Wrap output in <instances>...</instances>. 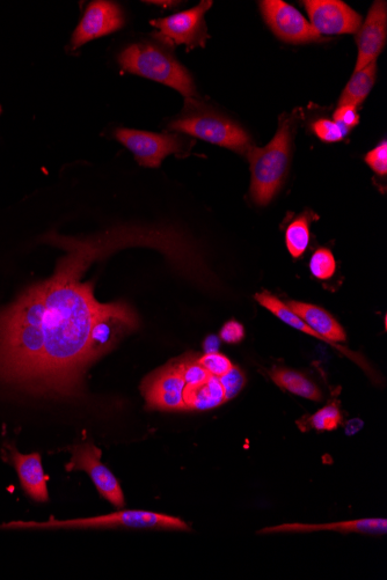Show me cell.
Segmentation results:
<instances>
[{"label":"cell","instance_id":"cell-1","mask_svg":"<svg viewBox=\"0 0 387 580\" xmlns=\"http://www.w3.org/2000/svg\"><path fill=\"white\" fill-rule=\"evenodd\" d=\"M134 242L135 236L122 233L64 239L69 254L56 274L0 311V381L40 394L77 392L93 362L92 329L114 306L98 303L93 283L80 277L102 254Z\"/></svg>","mask_w":387,"mask_h":580},{"label":"cell","instance_id":"cell-2","mask_svg":"<svg viewBox=\"0 0 387 580\" xmlns=\"http://www.w3.org/2000/svg\"><path fill=\"white\" fill-rule=\"evenodd\" d=\"M294 132V122L287 119L281 123L272 142L265 148L259 149L254 145L246 154L251 164L252 200L261 207L273 201L286 180Z\"/></svg>","mask_w":387,"mask_h":580},{"label":"cell","instance_id":"cell-3","mask_svg":"<svg viewBox=\"0 0 387 580\" xmlns=\"http://www.w3.org/2000/svg\"><path fill=\"white\" fill-rule=\"evenodd\" d=\"M124 71L174 88L186 101L197 100L196 86L191 73L177 58L156 43L131 44L119 56Z\"/></svg>","mask_w":387,"mask_h":580},{"label":"cell","instance_id":"cell-4","mask_svg":"<svg viewBox=\"0 0 387 580\" xmlns=\"http://www.w3.org/2000/svg\"><path fill=\"white\" fill-rule=\"evenodd\" d=\"M186 102L185 112L169 124V129L238 153L247 154L253 148L251 136L237 123L200 106L197 100Z\"/></svg>","mask_w":387,"mask_h":580},{"label":"cell","instance_id":"cell-5","mask_svg":"<svg viewBox=\"0 0 387 580\" xmlns=\"http://www.w3.org/2000/svg\"><path fill=\"white\" fill-rule=\"evenodd\" d=\"M4 527H41V528H94V527H123L136 528V530H169L191 531L184 520L162 513L131 510L111 513V515L73 519L51 520L48 523H13Z\"/></svg>","mask_w":387,"mask_h":580},{"label":"cell","instance_id":"cell-6","mask_svg":"<svg viewBox=\"0 0 387 580\" xmlns=\"http://www.w3.org/2000/svg\"><path fill=\"white\" fill-rule=\"evenodd\" d=\"M115 138L134 153L138 164L144 167L157 168L170 154H181L187 151L191 139L180 134H155L141 130L120 128L115 131Z\"/></svg>","mask_w":387,"mask_h":580},{"label":"cell","instance_id":"cell-7","mask_svg":"<svg viewBox=\"0 0 387 580\" xmlns=\"http://www.w3.org/2000/svg\"><path fill=\"white\" fill-rule=\"evenodd\" d=\"M259 6L267 25L280 40L294 44L321 41L315 28L294 6L282 0H262Z\"/></svg>","mask_w":387,"mask_h":580},{"label":"cell","instance_id":"cell-8","mask_svg":"<svg viewBox=\"0 0 387 580\" xmlns=\"http://www.w3.org/2000/svg\"><path fill=\"white\" fill-rule=\"evenodd\" d=\"M71 461L65 468L68 472L84 471L90 475L94 486L101 497L107 499L116 508L122 509L126 501L121 484L114 474L101 462V450L93 444L72 447Z\"/></svg>","mask_w":387,"mask_h":580},{"label":"cell","instance_id":"cell-9","mask_svg":"<svg viewBox=\"0 0 387 580\" xmlns=\"http://www.w3.org/2000/svg\"><path fill=\"white\" fill-rule=\"evenodd\" d=\"M185 388L186 383L178 363L173 361L143 381L142 393L150 409L178 411L186 410Z\"/></svg>","mask_w":387,"mask_h":580},{"label":"cell","instance_id":"cell-10","mask_svg":"<svg viewBox=\"0 0 387 580\" xmlns=\"http://www.w3.org/2000/svg\"><path fill=\"white\" fill-rule=\"evenodd\" d=\"M213 2H201L196 7L185 12L173 14L171 17L151 21L167 40L175 44H185L189 50L195 47L206 46L208 39L206 13L213 6Z\"/></svg>","mask_w":387,"mask_h":580},{"label":"cell","instance_id":"cell-11","mask_svg":"<svg viewBox=\"0 0 387 580\" xmlns=\"http://www.w3.org/2000/svg\"><path fill=\"white\" fill-rule=\"evenodd\" d=\"M310 24L323 35L355 34L362 25V17L340 0H306Z\"/></svg>","mask_w":387,"mask_h":580},{"label":"cell","instance_id":"cell-12","mask_svg":"<svg viewBox=\"0 0 387 580\" xmlns=\"http://www.w3.org/2000/svg\"><path fill=\"white\" fill-rule=\"evenodd\" d=\"M138 328L136 313L127 304L115 303L97 320L91 333L90 352L92 361L111 351L124 335Z\"/></svg>","mask_w":387,"mask_h":580},{"label":"cell","instance_id":"cell-13","mask_svg":"<svg viewBox=\"0 0 387 580\" xmlns=\"http://www.w3.org/2000/svg\"><path fill=\"white\" fill-rule=\"evenodd\" d=\"M124 25L121 7L112 2H93L87 7L84 17L72 36V48L77 49L87 42L119 31Z\"/></svg>","mask_w":387,"mask_h":580},{"label":"cell","instance_id":"cell-14","mask_svg":"<svg viewBox=\"0 0 387 580\" xmlns=\"http://www.w3.org/2000/svg\"><path fill=\"white\" fill-rule=\"evenodd\" d=\"M387 38V5L386 2H375L371 6L367 19L357 32L356 42L359 56L355 72H359L381 55Z\"/></svg>","mask_w":387,"mask_h":580},{"label":"cell","instance_id":"cell-15","mask_svg":"<svg viewBox=\"0 0 387 580\" xmlns=\"http://www.w3.org/2000/svg\"><path fill=\"white\" fill-rule=\"evenodd\" d=\"M291 311L296 313L313 332H316L324 342L334 345L335 349L345 352L349 357L352 352L341 348L337 343L345 342L347 335L340 323L332 317L324 308L316 305L301 303V301H289L287 304Z\"/></svg>","mask_w":387,"mask_h":580},{"label":"cell","instance_id":"cell-16","mask_svg":"<svg viewBox=\"0 0 387 580\" xmlns=\"http://www.w3.org/2000/svg\"><path fill=\"white\" fill-rule=\"evenodd\" d=\"M323 531L383 535L387 533V520L381 518H367L352 521H341V523L325 525L283 524L280 526L264 528V530L259 531V533H312Z\"/></svg>","mask_w":387,"mask_h":580},{"label":"cell","instance_id":"cell-17","mask_svg":"<svg viewBox=\"0 0 387 580\" xmlns=\"http://www.w3.org/2000/svg\"><path fill=\"white\" fill-rule=\"evenodd\" d=\"M11 459L25 493L36 502H48L49 477L43 472L41 455L39 453L21 454L12 450Z\"/></svg>","mask_w":387,"mask_h":580},{"label":"cell","instance_id":"cell-18","mask_svg":"<svg viewBox=\"0 0 387 580\" xmlns=\"http://www.w3.org/2000/svg\"><path fill=\"white\" fill-rule=\"evenodd\" d=\"M186 410L207 411L226 402L224 389L219 378L210 376L197 386H186L184 393Z\"/></svg>","mask_w":387,"mask_h":580},{"label":"cell","instance_id":"cell-19","mask_svg":"<svg viewBox=\"0 0 387 580\" xmlns=\"http://www.w3.org/2000/svg\"><path fill=\"white\" fill-rule=\"evenodd\" d=\"M377 61L370 63L350 78L345 90L341 94L339 107L350 106L359 108L368 98L372 87L376 83Z\"/></svg>","mask_w":387,"mask_h":580},{"label":"cell","instance_id":"cell-20","mask_svg":"<svg viewBox=\"0 0 387 580\" xmlns=\"http://www.w3.org/2000/svg\"><path fill=\"white\" fill-rule=\"evenodd\" d=\"M270 377H272L277 386L286 389L292 394L301 396V398L312 401L323 399V393H321L319 387L309 378L303 376L302 373L286 369V367H275L270 373Z\"/></svg>","mask_w":387,"mask_h":580},{"label":"cell","instance_id":"cell-21","mask_svg":"<svg viewBox=\"0 0 387 580\" xmlns=\"http://www.w3.org/2000/svg\"><path fill=\"white\" fill-rule=\"evenodd\" d=\"M315 215L304 212L294 222L290 223L286 231V244L292 258L298 259L305 253L310 244V224Z\"/></svg>","mask_w":387,"mask_h":580},{"label":"cell","instance_id":"cell-22","mask_svg":"<svg viewBox=\"0 0 387 580\" xmlns=\"http://www.w3.org/2000/svg\"><path fill=\"white\" fill-rule=\"evenodd\" d=\"M306 428L317 431H333L342 423V414L335 403L321 408L315 415L306 420Z\"/></svg>","mask_w":387,"mask_h":580},{"label":"cell","instance_id":"cell-23","mask_svg":"<svg viewBox=\"0 0 387 580\" xmlns=\"http://www.w3.org/2000/svg\"><path fill=\"white\" fill-rule=\"evenodd\" d=\"M310 270L313 276L320 281L330 280L337 270V262H335L334 255L327 248H319L313 253L310 260Z\"/></svg>","mask_w":387,"mask_h":580},{"label":"cell","instance_id":"cell-24","mask_svg":"<svg viewBox=\"0 0 387 580\" xmlns=\"http://www.w3.org/2000/svg\"><path fill=\"white\" fill-rule=\"evenodd\" d=\"M175 361L178 363L186 386L200 385L210 377L207 370L199 363V357L185 355L184 357L175 359Z\"/></svg>","mask_w":387,"mask_h":580},{"label":"cell","instance_id":"cell-25","mask_svg":"<svg viewBox=\"0 0 387 580\" xmlns=\"http://www.w3.org/2000/svg\"><path fill=\"white\" fill-rule=\"evenodd\" d=\"M312 130L321 141L326 143L341 142L342 139L346 138L350 131L341 126V124L327 119H320L313 123Z\"/></svg>","mask_w":387,"mask_h":580},{"label":"cell","instance_id":"cell-26","mask_svg":"<svg viewBox=\"0 0 387 580\" xmlns=\"http://www.w3.org/2000/svg\"><path fill=\"white\" fill-rule=\"evenodd\" d=\"M219 381L223 386L226 401L236 398L246 384L245 374L236 366H232V369L219 378Z\"/></svg>","mask_w":387,"mask_h":580},{"label":"cell","instance_id":"cell-27","mask_svg":"<svg viewBox=\"0 0 387 580\" xmlns=\"http://www.w3.org/2000/svg\"><path fill=\"white\" fill-rule=\"evenodd\" d=\"M199 363L207 370L210 376L221 378L224 374L232 369L230 359L218 352L213 354H204L199 357Z\"/></svg>","mask_w":387,"mask_h":580},{"label":"cell","instance_id":"cell-28","mask_svg":"<svg viewBox=\"0 0 387 580\" xmlns=\"http://www.w3.org/2000/svg\"><path fill=\"white\" fill-rule=\"evenodd\" d=\"M365 163L376 174L381 176L387 174V143L385 139L374 150L368 152L367 156H365Z\"/></svg>","mask_w":387,"mask_h":580},{"label":"cell","instance_id":"cell-29","mask_svg":"<svg viewBox=\"0 0 387 580\" xmlns=\"http://www.w3.org/2000/svg\"><path fill=\"white\" fill-rule=\"evenodd\" d=\"M221 340L229 344L242 342L245 337V329L242 323L235 320L226 322L219 334Z\"/></svg>","mask_w":387,"mask_h":580},{"label":"cell","instance_id":"cell-30","mask_svg":"<svg viewBox=\"0 0 387 580\" xmlns=\"http://www.w3.org/2000/svg\"><path fill=\"white\" fill-rule=\"evenodd\" d=\"M333 117L334 122L341 124L348 130L353 129L360 123V115L357 113V109L350 106L338 107Z\"/></svg>","mask_w":387,"mask_h":580},{"label":"cell","instance_id":"cell-31","mask_svg":"<svg viewBox=\"0 0 387 580\" xmlns=\"http://www.w3.org/2000/svg\"><path fill=\"white\" fill-rule=\"evenodd\" d=\"M219 347V340L217 336H209L206 341L203 343L204 351L206 354H213V352H217Z\"/></svg>","mask_w":387,"mask_h":580}]
</instances>
